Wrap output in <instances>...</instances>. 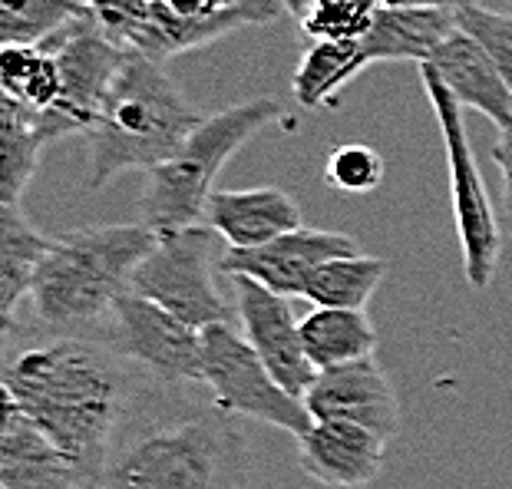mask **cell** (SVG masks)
Returning a JSON list of instances; mask_svg holds the SVG:
<instances>
[{"instance_id":"obj_2","label":"cell","mask_w":512,"mask_h":489,"mask_svg":"<svg viewBox=\"0 0 512 489\" xmlns=\"http://www.w3.org/2000/svg\"><path fill=\"white\" fill-rule=\"evenodd\" d=\"M248 480L252 453L235 420L149 380L86 489H248Z\"/></svg>"},{"instance_id":"obj_5","label":"cell","mask_w":512,"mask_h":489,"mask_svg":"<svg viewBox=\"0 0 512 489\" xmlns=\"http://www.w3.org/2000/svg\"><path fill=\"white\" fill-rule=\"evenodd\" d=\"M275 123H288V116L271 96L205 116L202 126L185 139L176 156L146 172V189L143 199H139V222L156 235L202 225L209 199L219 192L215 179L228 166V159L248 139H255L261 129Z\"/></svg>"},{"instance_id":"obj_17","label":"cell","mask_w":512,"mask_h":489,"mask_svg":"<svg viewBox=\"0 0 512 489\" xmlns=\"http://www.w3.org/2000/svg\"><path fill=\"white\" fill-rule=\"evenodd\" d=\"M423 67H430L440 76V83L463 110L483 113L499 129L512 123V90L506 76L499 73L496 60L470 34L456 30Z\"/></svg>"},{"instance_id":"obj_25","label":"cell","mask_w":512,"mask_h":489,"mask_svg":"<svg viewBox=\"0 0 512 489\" xmlns=\"http://www.w3.org/2000/svg\"><path fill=\"white\" fill-rule=\"evenodd\" d=\"M0 86L4 96L30 113H50L63 96L60 63L43 47H4L0 50Z\"/></svg>"},{"instance_id":"obj_14","label":"cell","mask_w":512,"mask_h":489,"mask_svg":"<svg viewBox=\"0 0 512 489\" xmlns=\"http://www.w3.org/2000/svg\"><path fill=\"white\" fill-rule=\"evenodd\" d=\"M304 476L328 489H367L384 473L387 440L344 420H314L298 437Z\"/></svg>"},{"instance_id":"obj_34","label":"cell","mask_w":512,"mask_h":489,"mask_svg":"<svg viewBox=\"0 0 512 489\" xmlns=\"http://www.w3.org/2000/svg\"><path fill=\"white\" fill-rule=\"evenodd\" d=\"M281 4H285V10L294 17V20H301L304 17V10L311 7V0H281Z\"/></svg>"},{"instance_id":"obj_6","label":"cell","mask_w":512,"mask_h":489,"mask_svg":"<svg viewBox=\"0 0 512 489\" xmlns=\"http://www.w3.org/2000/svg\"><path fill=\"white\" fill-rule=\"evenodd\" d=\"M423 90L437 116L443 152H446V172H450V195H453V215H456V235H460L463 252V275L473 291H486L493 285L499 255H503V225L499 212L489 202L483 172L476 166V152L466 129L463 106L453 100L450 90L440 83V76L430 67H420Z\"/></svg>"},{"instance_id":"obj_15","label":"cell","mask_w":512,"mask_h":489,"mask_svg":"<svg viewBox=\"0 0 512 489\" xmlns=\"http://www.w3.org/2000/svg\"><path fill=\"white\" fill-rule=\"evenodd\" d=\"M90 476L57 447L17 404L4 400L0 427V489H86Z\"/></svg>"},{"instance_id":"obj_9","label":"cell","mask_w":512,"mask_h":489,"mask_svg":"<svg viewBox=\"0 0 512 489\" xmlns=\"http://www.w3.org/2000/svg\"><path fill=\"white\" fill-rule=\"evenodd\" d=\"M100 341L162 387L185 390L202 384V331L133 291L116 301Z\"/></svg>"},{"instance_id":"obj_19","label":"cell","mask_w":512,"mask_h":489,"mask_svg":"<svg viewBox=\"0 0 512 489\" xmlns=\"http://www.w3.org/2000/svg\"><path fill=\"white\" fill-rule=\"evenodd\" d=\"M53 238L40 235L20 205H0V328H17V304L30 298Z\"/></svg>"},{"instance_id":"obj_22","label":"cell","mask_w":512,"mask_h":489,"mask_svg":"<svg viewBox=\"0 0 512 489\" xmlns=\"http://www.w3.org/2000/svg\"><path fill=\"white\" fill-rule=\"evenodd\" d=\"M47 146L34 113L0 96V205H20Z\"/></svg>"},{"instance_id":"obj_28","label":"cell","mask_w":512,"mask_h":489,"mask_svg":"<svg viewBox=\"0 0 512 489\" xmlns=\"http://www.w3.org/2000/svg\"><path fill=\"white\" fill-rule=\"evenodd\" d=\"M460 30L470 34L489 57L496 60L499 73L506 76L509 90H512V10H493V7H466L456 10Z\"/></svg>"},{"instance_id":"obj_10","label":"cell","mask_w":512,"mask_h":489,"mask_svg":"<svg viewBox=\"0 0 512 489\" xmlns=\"http://www.w3.org/2000/svg\"><path fill=\"white\" fill-rule=\"evenodd\" d=\"M43 50H50L60 63L63 96L50 113H34L37 129L47 143H57L63 136H86L129 50L106 37L93 17L80 20Z\"/></svg>"},{"instance_id":"obj_16","label":"cell","mask_w":512,"mask_h":489,"mask_svg":"<svg viewBox=\"0 0 512 489\" xmlns=\"http://www.w3.org/2000/svg\"><path fill=\"white\" fill-rule=\"evenodd\" d=\"M205 225L238 252L271 245L275 238L304 228L301 205L278 186L219 189L209 199V209H205Z\"/></svg>"},{"instance_id":"obj_7","label":"cell","mask_w":512,"mask_h":489,"mask_svg":"<svg viewBox=\"0 0 512 489\" xmlns=\"http://www.w3.org/2000/svg\"><path fill=\"white\" fill-rule=\"evenodd\" d=\"M215 271H222V262H215V232L209 225H192L156 238L129 291L176 314L195 331L212 324L238 328L235 298L222 291Z\"/></svg>"},{"instance_id":"obj_1","label":"cell","mask_w":512,"mask_h":489,"mask_svg":"<svg viewBox=\"0 0 512 489\" xmlns=\"http://www.w3.org/2000/svg\"><path fill=\"white\" fill-rule=\"evenodd\" d=\"M146 374L129 371L100 338H50L20 347L4 364V400L93 476L133 410Z\"/></svg>"},{"instance_id":"obj_30","label":"cell","mask_w":512,"mask_h":489,"mask_svg":"<svg viewBox=\"0 0 512 489\" xmlns=\"http://www.w3.org/2000/svg\"><path fill=\"white\" fill-rule=\"evenodd\" d=\"M493 162L503 182V199H499V222L503 232L512 238V123L499 129V139L493 143Z\"/></svg>"},{"instance_id":"obj_23","label":"cell","mask_w":512,"mask_h":489,"mask_svg":"<svg viewBox=\"0 0 512 489\" xmlns=\"http://www.w3.org/2000/svg\"><path fill=\"white\" fill-rule=\"evenodd\" d=\"M387 268H390L387 258L364 255V252L351 255V258H334V262L314 271L301 298L311 301L314 308L367 311V304L377 295Z\"/></svg>"},{"instance_id":"obj_26","label":"cell","mask_w":512,"mask_h":489,"mask_svg":"<svg viewBox=\"0 0 512 489\" xmlns=\"http://www.w3.org/2000/svg\"><path fill=\"white\" fill-rule=\"evenodd\" d=\"M377 10V0H311L298 24L311 40H364Z\"/></svg>"},{"instance_id":"obj_3","label":"cell","mask_w":512,"mask_h":489,"mask_svg":"<svg viewBox=\"0 0 512 489\" xmlns=\"http://www.w3.org/2000/svg\"><path fill=\"white\" fill-rule=\"evenodd\" d=\"M202 119L205 116L166 73V63L129 50L83 136V189L96 192L123 172H152L176 156Z\"/></svg>"},{"instance_id":"obj_11","label":"cell","mask_w":512,"mask_h":489,"mask_svg":"<svg viewBox=\"0 0 512 489\" xmlns=\"http://www.w3.org/2000/svg\"><path fill=\"white\" fill-rule=\"evenodd\" d=\"M232 298L238 314V331L255 347L271 377L288 390L291 397L304 400L318 380V367L311 364L301 341V321L294 318L291 298H281L255 278L232 275Z\"/></svg>"},{"instance_id":"obj_27","label":"cell","mask_w":512,"mask_h":489,"mask_svg":"<svg viewBox=\"0 0 512 489\" xmlns=\"http://www.w3.org/2000/svg\"><path fill=\"white\" fill-rule=\"evenodd\" d=\"M384 156L367 143H341L324 162V182L341 195H367L384 182Z\"/></svg>"},{"instance_id":"obj_4","label":"cell","mask_w":512,"mask_h":489,"mask_svg":"<svg viewBox=\"0 0 512 489\" xmlns=\"http://www.w3.org/2000/svg\"><path fill=\"white\" fill-rule=\"evenodd\" d=\"M156 238L143 222L86 225L53 238L30 291L37 321L53 338H100Z\"/></svg>"},{"instance_id":"obj_31","label":"cell","mask_w":512,"mask_h":489,"mask_svg":"<svg viewBox=\"0 0 512 489\" xmlns=\"http://www.w3.org/2000/svg\"><path fill=\"white\" fill-rule=\"evenodd\" d=\"M182 20H215L238 10V0H156Z\"/></svg>"},{"instance_id":"obj_8","label":"cell","mask_w":512,"mask_h":489,"mask_svg":"<svg viewBox=\"0 0 512 489\" xmlns=\"http://www.w3.org/2000/svg\"><path fill=\"white\" fill-rule=\"evenodd\" d=\"M202 387L228 417H245L294 433V440L304 437L314 423L304 400L291 397L271 377L265 361L235 324H212L202 331Z\"/></svg>"},{"instance_id":"obj_13","label":"cell","mask_w":512,"mask_h":489,"mask_svg":"<svg viewBox=\"0 0 512 489\" xmlns=\"http://www.w3.org/2000/svg\"><path fill=\"white\" fill-rule=\"evenodd\" d=\"M311 420H344L387 443L400 433V404L377 357L321 371L304 397Z\"/></svg>"},{"instance_id":"obj_24","label":"cell","mask_w":512,"mask_h":489,"mask_svg":"<svg viewBox=\"0 0 512 489\" xmlns=\"http://www.w3.org/2000/svg\"><path fill=\"white\" fill-rule=\"evenodd\" d=\"M86 17H93L86 0H0V43L47 47Z\"/></svg>"},{"instance_id":"obj_32","label":"cell","mask_w":512,"mask_h":489,"mask_svg":"<svg viewBox=\"0 0 512 489\" xmlns=\"http://www.w3.org/2000/svg\"><path fill=\"white\" fill-rule=\"evenodd\" d=\"M238 14H242L245 27H255V24H275L288 10L281 0H238Z\"/></svg>"},{"instance_id":"obj_29","label":"cell","mask_w":512,"mask_h":489,"mask_svg":"<svg viewBox=\"0 0 512 489\" xmlns=\"http://www.w3.org/2000/svg\"><path fill=\"white\" fill-rule=\"evenodd\" d=\"M86 7L103 34L123 50H129V43L152 14V0H86Z\"/></svg>"},{"instance_id":"obj_21","label":"cell","mask_w":512,"mask_h":489,"mask_svg":"<svg viewBox=\"0 0 512 489\" xmlns=\"http://www.w3.org/2000/svg\"><path fill=\"white\" fill-rule=\"evenodd\" d=\"M301 341L318 371L367 361L377 351V331L370 324L367 311L314 308L301 321Z\"/></svg>"},{"instance_id":"obj_12","label":"cell","mask_w":512,"mask_h":489,"mask_svg":"<svg viewBox=\"0 0 512 489\" xmlns=\"http://www.w3.org/2000/svg\"><path fill=\"white\" fill-rule=\"evenodd\" d=\"M351 255H361V245L351 235L328 232V228H298V232L275 238L271 245L248 248V252L225 248L219 262L228 278L245 275L281 298H301L314 271L334 258Z\"/></svg>"},{"instance_id":"obj_20","label":"cell","mask_w":512,"mask_h":489,"mask_svg":"<svg viewBox=\"0 0 512 489\" xmlns=\"http://www.w3.org/2000/svg\"><path fill=\"white\" fill-rule=\"evenodd\" d=\"M370 60L364 40H311L291 76V93L304 110H328L341 103V93Z\"/></svg>"},{"instance_id":"obj_33","label":"cell","mask_w":512,"mask_h":489,"mask_svg":"<svg viewBox=\"0 0 512 489\" xmlns=\"http://www.w3.org/2000/svg\"><path fill=\"white\" fill-rule=\"evenodd\" d=\"M380 7H417V10H466L479 0H377Z\"/></svg>"},{"instance_id":"obj_18","label":"cell","mask_w":512,"mask_h":489,"mask_svg":"<svg viewBox=\"0 0 512 489\" xmlns=\"http://www.w3.org/2000/svg\"><path fill=\"white\" fill-rule=\"evenodd\" d=\"M456 30H460L456 10L380 7L374 27L364 37V53L370 63L410 60L423 67Z\"/></svg>"}]
</instances>
